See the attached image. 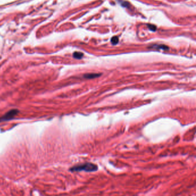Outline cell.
Returning a JSON list of instances; mask_svg holds the SVG:
<instances>
[{
  "label": "cell",
  "instance_id": "cell-1",
  "mask_svg": "<svg viewBox=\"0 0 196 196\" xmlns=\"http://www.w3.org/2000/svg\"><path fill=\"white\" fill-rule=\"evenodd\" d=\"M98 170L97 166L92 163H86L85 164L76 165L70 168V171L72 172H79L85 171L86 172H96Z\"/></svg>",
  "mask_w": 196,
  "mask_h": 196
},
{
  "label": "cell",
  "instance_id": "cell-2",
  "mask_svg": "<svg viewBox=\"0 0 196 196\" xmlns=\"http://www.w3.org/2000/svg\"><path fill=\"white\" fill-rule=\"evenodd\" d=\"M18 112L19 110L17 109H12L9 110L2 116L0 117V122L11 120L17 115Z\"/></svg>",
  "mask_w": 196,
  "mask_h": 196
},
{
  "label": "cell",
  "instance_id": "cell-3",
  "mask_svg": "<svg viewBox=\"0 0 196 196\" xmlns=\"http://www.w3.org/2000/svg\"><path fill=\"white\" fill-rule=\"evenodd\" d=\"M101 74H96V73H91V74H86L83 75V77L86 79H93L95 78H97L100 77Z\"/></svg>",
  "mask_w": 196,
  "mask_h": 196
},
{
  "label": "cell",
  "instance_id": "cell-4",
  "mask_svg": "<svg viewBox=\"0 0 196 196\" xmlns=\"http://www.w3.org/2000/svg\"><path fill=\"white\" fill-rule=\"evenodd\" d=\"M151 47V48H154L156 49H161L165 51L168 50L169 49L166 45H162V44H155V45H154L153 47Z\"/></svg>",
  "mask_w": 196,
  "mask_h": 196
},
{
  "label": "cell",
  "instance_id": "cell-5",
  "mask_svg": "<svg viewBox=\"0 0 196 196\" xmlns=\"http://www.w3.org/2000/svg\"><path fill=\"white\" fill-rule=\"evenodd\" d=\"M83 54L82 52H75L73 54V56L74 58H75V59H81L82 58Z\"/></svg>",
  "mask_w": 196,
  "mask_h": 196
},
{
  "label": "cell",
  "instance_id": "cell-6",
  "mask_svg": "<svg viewBox=\"0 0 196 196\" xmlns=\"http://www.w3.org/2000/svg\"><path fill=\"white\" fill-rule=\"evenodd\" d=\"M119 42V38L117 36H114L111 39V43L114 45L117 44Z\"/></svg>",
  "mask_w": 196,
  "mask_h": 196
},
{
  "label": "cell",
  "instance_id": "cell-7",
  "mask_svg": "<svg viewBox=\"0 0 196 196\" xmlns=\"http://www.w3.org/2000/svg\"><path fill=\"white\" fill-rule=\"evenodd\" d=\"M121 5H122L124 7H128L129 6H130V4L128 2H125V1H122L121 2Z\"/></svg>",
  "mask_w": 196,
  "mask_h": 196
},
{
  "label": "cell",
  "instance_id": "cell-8",
  "mask_svg": "<svg viewBox=\"0 0 196 196\" xmlns=\"http://www.w3.org/2000/svg\"><path fill=\"white\" fill-rule=\"evenodd\" d=\"M148 28H150V30H151V31H155L156 29H157V27H156V26L154 25H148Z\"/></svg>",
  "mask_w": 196,
  "mask_h": 196
}]
</instances>
